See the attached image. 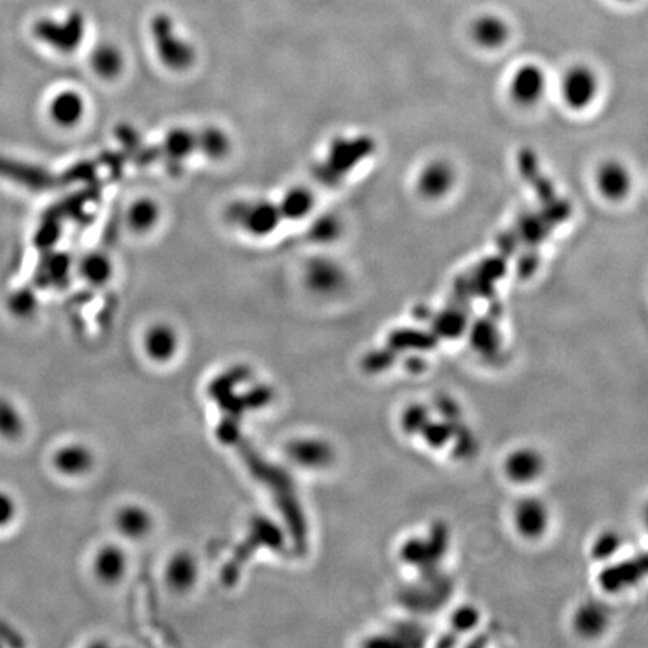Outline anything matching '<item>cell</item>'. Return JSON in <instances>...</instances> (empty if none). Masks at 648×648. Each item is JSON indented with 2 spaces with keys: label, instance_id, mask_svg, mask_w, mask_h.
I'll return each instance as SVG.
<instances>
[{
  "label": "cell",
  "instance_id": "obj_9",
  "mask_svg": "<svg viewBox=\"0 0 648 648\" xmlns=\"http://www.w3.org/2000/svg\"><path fill=\"white\" fill-rule=\"evenodd\" d=\"M142 349L153 364L167 365L181 351V336L172 324L155 323L143 335Z\"/></svg>",
  "mask_w": 648,
  "mask_h": 648
},
{
  "label": "cell",
  "instance_id": "obj_1",
  "mask_svg": "<svg viewBox=\"0 0 648 648\" xmlns=\"http://www.w3.org/2000/svg\"><path fill=\"white\" fill-rule=\"evenodd\" d=\"M228 218L243 233L254 237H266L272 235L280 226L282 215L275 203L263 200L241 202L230 207Z\"/></svg>",
  "mask_w": 648,
  "mask_h": 648
},
{
  "label": "cell",
  "instance_id": "obj_14",
  "mask_svg": "<svg viewBox=\"0 0 648 648\" xmlns=\"http://www.w3.org/2000/svg\"><path fill=\"white\" fill-rule=\"evenodd\" d=\"M457 182V174L449 162L436 159L428 162L418 176V191L423 198L438 202L449 196Z\"/></svg>",
  "mask_w": 648,
  "mask_h": 648
},
{
  "label": "cell",
  "instance_id": "obj_5",
  "mask_svg": "<svg viewBox=\"0 0 648 648\" xmlns=\"http://www.w3.org/2000/svg\"><path fill=\"white\" fill-rule=\"evenodd\" d=\"M285 453L291 464L306 472L324 470L335 461L334 446L328 440L312 436L293 438L285 447Z\"/></svg>",
  "mask_w": 648,
  "mask_h": 648
},
{
  "label": "cell",
  "instance_id": "obj_22",
  "mask_svg": "<svg viewBox=\"0 0 648 648\" xmlns=\"http://www.w3.org/2000/svg\"><path fill=\"white\" fill-rule=\"evenodd\" d=\"M161 218V211L158 203L150 198H140L131 203L127 211V222L135 233H149L158 226Z\"/></svg>",
  "mask_w": 648,
  "mask_h": 648
},
{
  "label": "cell",
  "instance_id": "obj_30",
  "mask_svg": "<svg viewBox=\"0 0 648 648\" xmlns=\"http://www.w3.org/2000/svg\"><path fill=\"white\" fill-rule=\"evenodd\" d=\"M420 434H422L423 440L428 443V446L440 449V447L446 446L447 443L452 442L457 436V431L451 420H446V419L432 420L431 419Z\"/></svg>",
  "mask_w": 648,
  "mask_h": 648
},
{
  "label": "cell",
  "instance_id": "obj_15",
  "mask_svg": "<svg viewBox=\"0 0 648 648\" xmlns=\"http://www.w3.org/2000/svg\"><path fill=\"white\" fill-rule=\"evenodd\" d=\"M545 470V459L533 447H520L509 453L505 461V474L518 485L537 481Z\"/></svg>",
  "mask_w": 648,
  "mask_h": 648
},
{
  "label": "cell",
  "instance_id": "obj_11",
  "mask_svg": "<svg viewBox=\"0 0 648 648\" xmlns=\"http://www.w3.org/2000/svg\"><path fill=\"white\" fill-rule=\"evenodd\" d=\"M200 578V566L196 555L179 551L168 559L162 570L164 584L172 593L187 594L196 587Z\"/></svg>",
  "mask_w": 648,
  "mask_h": 648
},
{
  "label": "cell",
  "instance_id": "obj_21",
  "mask_svg": "<svg viewBox=\"0 0 648 648\" xmlns=\"http://www.w3.org/2000/svg\"><path fill=\"white\" fill-rule=\"evenodd\" d=\"M26 432L25 413L12 399L0 397V440L19 442Z\"/></svg>",
  "mask_w": 648,
  "mask_h": 648
},
{
  "label": "cell",
  "instance_id": "obj_29",
  "mask_svg": "<svg viewBox=\"0 0 648 648\" xmlns=\"http://www.w3.org/2000/svg\"><path fill=\"white\" fill-rule=\"evenodd\" d=\"M0 177H6L27 187H40L44 182L40 173L34 168L26 167L20 162L11 161L4 157H0Z\"/></svg>",
  "mask_w": 648,
  "mask_h": 648
},
{
  "label": "cell",
  "instance_id": "obj_39",
  "mask_svg": "<svg viewBox=\"0 0 648 648\" xmlns=\"http://www.w3.org/2000/svg\"><path fill=\"white\" fill-rule=\"evenodd\" d=\"M35 305H36V300L29 290L17 291L10 297V310L20 317H27L32 314L35 311Z\"/></svg>",
  "mask_w": 648,
  "mask_h": 648
},
{
  "label": "cell",
  "instance_id": "obj_12",
  "mask_svg": "<svg viewBox=\"0 0 648 648\" xmlns=\"http://www.w3.org/2000/svg\"><path fill=\"white\" fill-rule=\"evenodd\" d=\"M515 530L526 539H539L550 526V512L544 501L527 497L516 503L512 513Z\"/></svg>",
  "mask_w": 648,
  "mask_h": 648
},
{
  "label": "cell",
  "instance_id": "obj_16",
  "mask_svg": "<svg viewBox=\"0 0 648 648\" xmlns=\"http://www.w3.org/2000/svg\"><path fill=\"white\" fill-rule=\"evenodd\" d=\"M600 196L609 202H621L632 189V176L620 161H605L594 177Z\"/></svg>",
  "mask_w": 648,
  "mask_h": 648
},
{
  "label": "cell",
  "instance_id": "obj_35",
  "mask_svg": "<svg viewBox=\"0 0 648 648\" xmlns=\"http://www.w3.org/2000/svg\"><path fill=\"white\" fill-rule=\"evenodd\" d=\"M479 620H481L479 611L472 605H464L453 611L451 623L457 632L466 634V632H472L473 629L476 628Z\"/></svg>",
  "mask_w": 648,
  "mask_h": 648
},
{
  "label": "cell",
  "instance_id": "obj_17",
  "mask_svg": "<svg viewBox=\"0 0 648 648\" xmlns=\"http://www.w3.org/2000/svg\"><path fill=\"white\" fill-rule=\"evenodd\" d=\"M647 566L645 559H629L609 565L599 574V584L608 593H620L643 580Z\"/></svg>",
  "mask_w": 648,
  "mask_h": 648
},
{
  "label": "cell",
  "instance_id": "obj_41",
  "mask_svg": "<svg viewBox=\"0 0 648 648\" xmlns=\"http://www.w3.org/2000/svg\"><path fill=\"white\" fill-rule=\"evenodd\" d=\"M392 349L378 351V353H369L364 360L365 369L368 371H383L392 365Z\"/></svg>",
  "mask_w": 648,
  "mask_h": 648
},
{
  "label": "cell",
  "instance_id": "obj_25",
  "mask_svg": "<svg viewBox=\"0 0 648 648\" xmlns=\"http://www.w3.org/2000/svg\"><path fill=\"white\" fill-rule=\"evenodd\" d=\"M80 274L90 284L103 285L112 278L113 266L103 252H90L80 263Z\"/></svg>",
  "mask_w": 648,
  "mask_h": 648
},
{
  "label": "cell",
  "instance_id": "obj_24",
  "mask_svg": "<svg viewBox=\"0 0 648 648\" xmlns=\"http://www.w3.org/2000/svg\"><path fill=\"white\" fill-rule=\"evenodd\" d=\"M314 194L310 189L293 188L290 191L285 192L278 207H280L282 218L297 221V220H304L310 215L314 209Z\"/></svg>",
  "mask_w": 648,
  "mask_h": 648
},
{
  "label": "cell",
  "instance_id": "obj_3",
  "mask_svg": "<svg viewBox=\"0 0 648 648\" xmlns=\"http://www.w3.org/2000/svg\"><path fill=\"white\" fill-rule=\"evenodd\" d=\"M599 79L585 65H575L566 71L560 90L563 103L574 112H584L599 95Z\"/></svg>",
  "mask_w": 648,
  "mask_h": 648
},
{
  "label": "cell",
  "instance_id": "obj_28",
  "mask_svg": "<svg viewBox=\"0 0 648 648\" xmlns=\"http://www.w3.org/2000/svg\"><path fill=\"white\" fill-rule=\"evenodd\" d=\"M472 344L482 354H494L500 347V334L491 321L481 320L473 326Z\"/></svg>",
  "mask_w": 648,
  "mask_h": 648
},
{
  "label": "cell",
  "instance_id": "obj_2",
  "mask_svg": "<svg viewBox=\"0 0 648 648\" xmlns=\"http://www.w3.org/2000/svg\"><path fill=\"white\" fill-rule=\"evenodd\" d=\"M152 36L159 59L172 69H185L194 60V50L182 40L168 17L159 15L152 23Z\"/></svg>",
  "mask_w": 648,
  "mask_h": 648
},
{
  "label": "cell",
  "instance_id": "obj_10",
  "mask_svg": "<svg viewBox=\"0 0 648 648\" xmlns=\"http://www.w3.org/2000/svg\"><path fill=\"white\" fill-rule=\"evenodd\" d=\"M157 520L148 507L140 503H128L119 507L113 516V526L122 539L143 542L155 530Z\"/></svg>",
  "mask_w": 648,
  "mask_h": 648
},
{
  "label": "cell",
  "instance_id": "obj_18",
  "mask_svg": "<svg viewBox=\"0 0 648 648\" xmlns=\"http://www.w3.org/2000/svg\"><path fill=\"white\" fill-rule=\"evenodd\" d=\"M86 101L77 90H62L50 101L49 116L60 128H74L84 119Z\"/></svg>",
  "mask_w": 648,
  "mask_h": 648
},
{
  "label": "cell",
  "instance_id": "obj_13",
  "mask_svg": "<svg viewBox=\"0 0 648 648\" xmlns=\"http://www.w3.org/2000/svg\"><path fill=\"white\" fill-rule=\"evenodd\" d=\"M345 281L344 269L330 258H314L305 269V284L315 295H336Z\"/></svg>",
  "mask_w": 648,
  "mask_h": 648
},
{
  "label": "cell",
  "instance_id": "obj_36",
  "mask_svg": "<svg viewBox=\"0 0 648 648\" xmlns=\"http://www.w3.org/2000/svg\"><path fill=\"white\" fill-rule=\"evenodd\" d=\"M548 233V227L544 218L537 215H528L521 221L520 235L528 243H539Z\"/></svg>",
  "mask_w": 648,
  "mask_h": 648
},
{
  "label": "cell",
  "instance_id": "obj_33",
  "mask_svg": "<svg viewBox=\"0 0 648 648\" xmlns=\"http://www.w3.org/2000/svg\"><path fill=\"white\" fill-rule=\"evenodd\" d=\"M431 420V410L422 404H412L401 416V425L407 434H420L425 425Z\"/></svg>",
  "mask_w": 648,
  "mask_h": 648
},
{
  "label": "cell",
  "instance_id": "obj_7",
  "mask_svg": "<svg viewBox=\"0 0 648 648\" xmlns=\"http://www.w3.org/2000/svg\"><path fill=\"white\" fill-rule=\"evenodd\" d=\"M90 569L99 584L116 587L128 574V554L118 544H105L95 551Z\"/></svg>",
  "mask_w": 648,
  "mask_h": 648
},
{
  "label": "cell",
  "instance_id": "obj_40",
  "mask_svg": "<svg viewBox=\"0 0 648 648\" xmlns=\"http://www.w3.org/2000/svg\"><path fill=\"white\" fill-rule=\"evenodd\" d=\"M64 269L65 263L62 257H49L44 263H41L38 278L47 281V282L59 280L64 275Z\"/></svg>",
  "mask_w": 648,
  "mask_h": 648
},
{
  "label": "cell",
  "instance_id": "obj_32",
  "mask_svg": "<svg viewBox=\"0 0 648 648\" xmlns=\"http://www.w3.org/2000/svg\"><path fill=\"white\" fill-rule=\"evenodd\" d=\"M621 545H623V540L617 531H605L594 540L591 554L596 560L606 561L619 552Z\"/></svg>",
  "mask_w": 648,
  "mask_h": 648
},
{
  "label": "cell",
  "instance_id": "obj_31",
  "mask_svg": "<svg viewBox=\"0 0 648 648\" xmlns=\"http://www.w3.org/2000/svg\"><path fill=\"white\" fill-rule=\"evenodd\" d=\"M166 148H167V153L170 157L185 158L188 153L194 152L198 148V138L192 135L189 131H185V129L173 131L166 138Z\"/></svg>",
  "mask_w": 648,
  "mask_h": 648
},
{
  "label": "cell",
  "instance_id": "obj_42",
  "mask_svg": "<svg viewBox=\"0 0 648 648\" xmlns=\"http://www.w3.org/2000/svg\"><path fill=\"white\" fill-rule=\"evenodd\" d=\"M436 408H437V412L442 414L443 419L451 420V422L458 420V418H459V413H461L457 401L451 398V397H447V395H443V397L437 398V401H436Z\"/></svg>",
  "mask_w": 648,
  "mask_h": 648
},
{
  "label": "cell",
  "instance_id": "obj_26",
  "mask_svg": "<svg viewBox=\"0 0 648 648\" xmlns=\"http://www.w3.org/2000/svg\"><path fill=\"white\" fill-rule=\"evenodd\" d=\"M436 335H428L419 330L404 329L395 330L390 338L389 344L390 349L395 350H427L431 349L436 344Z\"/></svg>",
  "mask_w": 648,
  "mask_h": 648
},
{
  "label": "cell",
  "instance_id": "obj_37",
  "mask_svg": "<svg viewBox=\"0 0 648 648\" xmlns=\"http://www.w3.org/2000/svg\"><path fill=\"white\" fill-rule=\"evenodd\" d=\"M198 148H202L209 157H224L228 150V140L224 134L211 129L203 134L202 138H198Z\"/></svg>",
  "mask_w": 648,
  "mask_h": 648
},
{
  "label": "cell",
  "instance_id": "obj_20",
  "mask_svg": "<svg viewBox=\"0 0 648 648\" xmlns=\"http://www.w3.org/2000/svg\"><path fill=\"white\" fill-rule=\"evenodd\" d=\"M574 629L582 638H598L609 624V611L599 602H585L575 611Z\"/></svg>",
  "mask_w": 648,
  "mask_h": 648
},
{
  "label": "cell",
  "instance_id": "obj_38",
  "mask_svg": "<svg viewBox=\"0 0 648 648\" xmlns=\"http://www.w3.org/2000/svg\"><path fill=\"white\" fill-rule=\"evenodd\" d=\"M19 516V503L10 491L0 490V531L10 528Z\"/></svg>",
  "mask_w": 648,
  "mask_h": 648
},
{
  "label": "cell",
  "instance_id": "obj_19",
  "mask_svg": "<svg viewBox=\"0 0 648 648\" xmlns=\"http://www.w3.org/2000/svg\"><path fill=\"white\" fill-rule=\"evenodd\" d=\"M472 40L481 49L497 50L509 40V26L496 14L479 15L470 29Z\"/></svg>",
  "mask_w": 648,
  "mask_h": 648
},
{
  "label": "cell",
  "instance_id": "obj_23",
  "mask_svg": "<svg viewBox=\"0 0 648 648\" xmlns=\"http://www.w3.org/2000/svg\"><path fill=\"white\" fill-rule=\"evenodd\" d=\"M90 65L95 74L101 79L114 80L122 73L125 59L118 47L104 44L94 50L90 56Z\"/></svg>",
  "mask_w": 648,
  "mask_h": 648
},
{
  "label": "cell",
  "instance_id": "obj_34",
  "mask_svg": "<svg viewBox=\"0 0 648 648\" xmlns=\"http://www.w3.org/2000/svg\"><path fill=\"white\" fill-rule=\"evenodd\" d=\"M341 235V224L336 216L326 215L319 218L312 226L311 230V237L312 241L319 243H330L338 239Z\"/></svg>",
  "mask_w": 648,
  "mask_h": 648
},
{
  "label": "cell",
  "instance_id": "obj_6",
  "mask_svg": "<svg viewBox=\"0 0 648 648\" xmlns=\"http://www.w3.org/2000/svg\"><path fill=\"white\" fill-rule=\"evenodd\" d=\"M35 36L60 53H71L79 47L83 38V19L80 14H71L64 21L40 20L35 25Z\"/></svg>",
  "mask_w": 648,
  "mask_h": 648
},
{
  "label": "cell",
  "instance_id": "obj_8",
  "mask_svg": "<svg viewBox=\"0 0 648 648\" xmlns=\"http://www.w3.org/2000/svg\"><path fill=\"white\" fill-rule=\"evenodd\" d=\"M545 71L536 64L521 65L509 81V94L521 107H533L546 92Z\"/></svg>",
  "mask_w": 648,
  "mask_h": 648
},
{
  "label": "cell",
  "instance_id": "obj_43",
  "mask_svg": "<svg viewBox=\"0 0 648 648\" xmlns=\"http://www.w3.org/2000/svg\"><path fill=\"white\" fill-rule=\"evenodd\" d=\"M619 2H632V0H619Z\"/></svg>",
  "mask_w": 648,
  "mask_h": 648
},
{
  "label": "cell",
  "instance_id": "obj_4",
  "mask_svg": "<svg viewBox=\"0 0 648 648\" xmlns=\"http://www.w3.org/2000/svg\"><path fill=\"white\" fill-rule=\"evenodd\" d=\"M50 464L65 479H83L94 472L96 457L94 449L86 443L69 442L54 449Z\"/></svg>",
  "mask_w": 648,
  "mask_h": 648
},
{
  "label": "cell",
  "instance_id": "obj_27",
  "mask_svg": "<svg viewBox=\"0 0 648 648\" xmlns=\"http://www.w3.org/2000/svg\"><path fill=\"white\" fill-rule=\"evenodd\" d=\"M434 335L442 338H459L467 329L466 315L461 311H443L434 320Z\"/></svg>",
  "mask_w": 648,
  "mask_h": 648
}]
</instances>
